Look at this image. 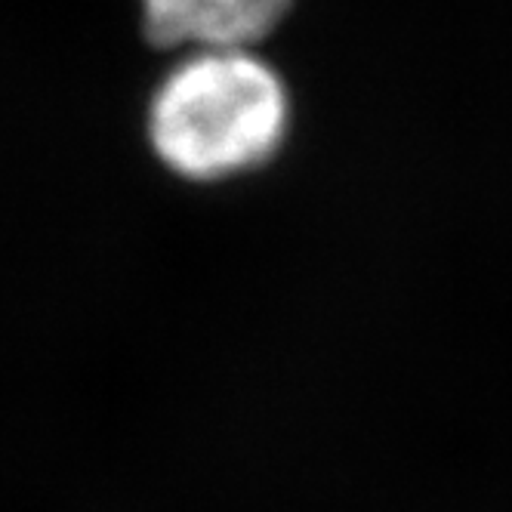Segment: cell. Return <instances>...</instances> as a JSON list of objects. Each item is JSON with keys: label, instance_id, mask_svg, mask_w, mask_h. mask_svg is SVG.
Instances as JSON below:
<instances>
[{"label": "cell", "instance_id": "1", "mask_svg": "<svg viewBox=\"0 0 512 512\" xmlns=\"http://www.w3.org/2000/svg\"><path fill=\"white\" fill-rule=\"evenodd\" d=\"M290 130L281 75L247 50H201L167 71L149 102L155 155L182 179L219 182L263 167Z\"/></svg>", "mask_w": 512, "mask_h": 512}, {"label": "cell", "instance_id": "2", "mask_svg": "<svg viewBox=\"0 0 512 512\" xmlns=\"http://www.w3.org/2000/svg\"><path fill=\"white\" fill-rule=\"evenodd\" d=\"M287 10L290 0H142V28L167 50H247L272 34Z\"/></svg>", "mask_w": 512, "mask_h": 512}]
</instances>
